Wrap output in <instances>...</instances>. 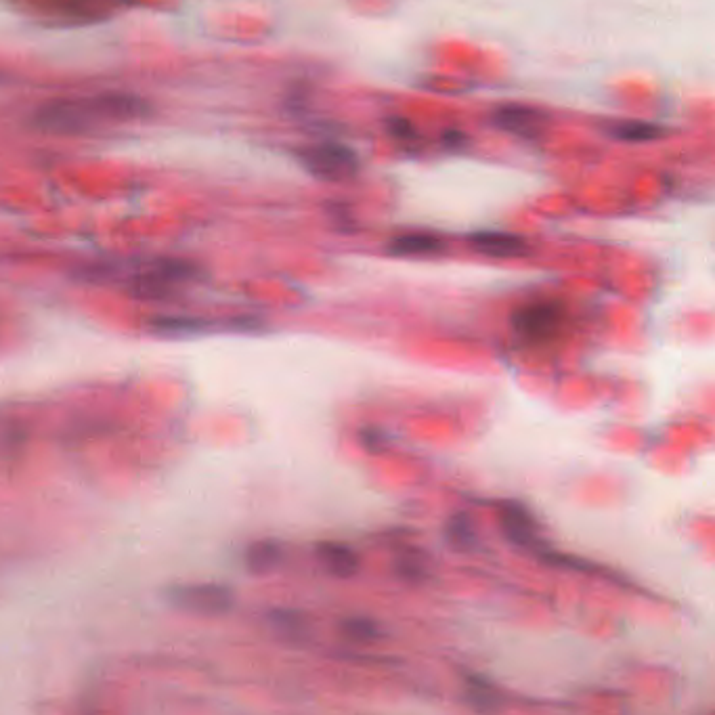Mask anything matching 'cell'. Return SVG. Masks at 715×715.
I'll return each mask as SVG.
<instances>
[{"instance_id":"18","label":"cell","mask_w":715,"mask_h":715,"mask_svg":"<svg viewBox=\"0 0 715 715\" xmlns=\"http://www.w3.org/2000/svg\"><path fill=\"white\" fill-rule=\"evenodd\" d=\"M342 634L357 642H370L380 636V627L374 619L349 617L346 621H342Z\"/></svg>"},{"instance_id":"2","label":"cell","mask_w":715,"mask_h":715,"mask_svg":"<svg viewBox=\"0 0 715 715\" xmlns=\"http://www.w3.org/2000/svg\"><path fill=\"white\" fill-rule=\"evenodd\" d=\"M202 277V269L187 258L162 256L141 265L128 275V286L135 294L147 298H164L175 294L181 286L193 284Z\"/></svg>"},{"instance_id":"19","label":"cell","mask_w":715,"mask_h":715,"mask_svg":"<svg viewBox=\"0 0 715 715\" xmlns=\"http://www.w3.org/2000/svg\"><path fill=\"white\" fill-rule=\"evenodd\" d=\"M466 697H468V701H470L476 709H481V711H489V709H495V707H497V692H495V688H493L487 680H481V678L468 680V692H466Z\"/></svg>"},{"instance_id":"8","label":"cell","mask_w":715,"mask_h":715,"mask_svg":"<svg viewBox=\"0 0 715 715\" xmlns=\"http://www.w3.org/2000/svg\"><path fill=\"white\" fill-rule=\"evenodd\" d=\"M500 525L510 544L520 548H535L539 541V529L533 514L518 502L502 504Z\"/></svg>"},{"instance_id":"20","label":"cell","mask_w":715,"mask_h":715,"mask_svg":"<svg viewBox=\"0 0 715 715\" xmlns=\"http://www.w3.org/2000/svg\"><path fill=\"white\" fill-rule=\"evenodd\" d=\"M361 445L367 449V451H372V453H380V451H386L388 447V437H386V432L380 430V428H365L361 432Z\"/></svg>"},{"instance_id":"14","label":"cell","mask_w":715,"mask_h":715,"mask_svg":"<svg viewBox=\"0 0 715 715\" xmlns=\"http://www.w3.org/2000/svg\"><path fill=\"white\" fill-rule=\"evenodd\" d=\"M445 539L449 541V546L458 552H470L476 548V544H479V535H476L472 518L462 512L447 520Z\"/></svg>"},{"instance_id":"16","label":"cell","mask_w":715,"mask_h":715,"mask_svg":"<svg viewBox=\"0 0 715 715\" xmlns=\"http://www.w3.org/2000/svg\"><path fill=\"white\" fill-rule=\"evenodd\" d=\"M395 573L409 583H420L428 577V558L420 550H407L395 560Z\"/></svg>"},{"instance_id":"13","label":"cell","mask_w":715,"mask_h":715,"mask_svg":"<svg viewBox=\"0 0 715 715\" xmlns=\"http://www.w3.org/2000/svg\"><path fill=\"white\" fill-rule=\"evenodd\" d=\"M281 560H284V548L273 539L254 541V544L246 550V567L258 575L277 569L281 565Z\"/></svg>"},{"instance_id":"4","label":"cell","mask_w":715,"mask_h":715,"mask_svg":"<svg viewBox=\"0 0 715 715\" xmlns=\"http://www.w3.org/2000/svg\"><path fill=\"white\" fill-rule=\"evenodd\" d=\"M89 101L103 126L137 124L154 116V103L133 91L107 89L89 95Z\"/></svg>"},{"instance_id":"10","label":"cell","mask_w":715,"mask_h":715,"mask_svg":"<svg viewBox=\"0 0 715 715\" xmlns=\"http://www.w3.org/2000/svg\"><path fill=\"white\" fill-rule=\"evenodd\" d=\"M495 124L506 133L518 137H537L546 124V116L539 114L533 107L525 105H504L493 116Z\"/></svg>"},{"instance_id":"12","label":"cell","mask_w":715,"mask_h":715,"mask_svg":"<svg viewBox=\"0 0 715 715\" xmlns=\"http://www.w3.org/2000/svg\"><path fill=\"white\" fill-rule=\"evenodd\" d=\"M395 256H435L445 250L441 237L432 233H403L388 244Z\"/></svg>"},{"instance_id":"1","label":"cell","mask_w":715,"mask_h":715,"mask_svg":"<svg viewBox=\"0 0 715 715\" xmlns=\"http://www.w3.org/2000/svg\"><path fill=\"white\" fill-rule=\"evenodd\" d=\"M28 124L49 137H89L103 128L89 97H53L40 101L28 114Z\"/></svg>"},{"instance_id":"11","label":"cell","mask_w":715,"mask_h":715,"mask_svg":"<svg viewBox=\"0 0 715 715\" xmlns=\"http://www.w3.org/2000/svg\"><path fill=\"white\" fill-rule=\"evenodd\" d=\"M315 552L321 567L334 577L349 579L357 575L361 569L359 554L351 546L340 544V541H321V544H317Z\"/></svg>"},{"instance_id":"15","label":"cell","mask_w":715,"mask_h":715,"mask_svg":"<svg viewBox=\"0 0 715 715\" xmlns=\"http://www.w3.org/2000/svg\"><path fill=\"white\" fill-rule=\"evenodd\" d=\"M269 625L275 634L290 642H300L309 636V621L296 611H286V609L271 611Z\"/></svg>"},{"instance_id":"3","label":"cell","mask_w":715,"mask_h":715,"mask_svg":"<svg viewBox=\"0 0 715 715\" xmlns=\"http://www.w3.org/2000/svg\"><path fill=\"white\" fill-rule=\"evenodd\" d=\"M298 160L309 175L321 181H346L359 172V158L351 147L338 143H323L302 149Z\"/></svg>"},{"instance_id":"9","label":"cell","mask_w":715,"mask_h":715,"mask_svg":"<svg viewBox=\"0 0 715 715\" xmlns=\"http://www.w3.org/2000/svg\"><path fill=\"white\" fill-rule=\"evenodd\" d=\"M468 240L476 252L491 258H514L523 256L529 250L523 237L506 231H476Z\"/></svg>"},{"instance_id":"5","label":"cell","mask_w":715,"mask_h":715,"mask_svg":"<svg viewBox=\"0 0 715 715\" xmlns=\"http://www.w3.org/2000/svg\"><path fill=\"white\" fill-rule=\"evenodd\" d=\"M168 596L181 609L204 615H219L229 611L235 598L227 585L221 583L179 585V588H172Z\"/></svg>"},{"instance_id":"17","label":"cell","mask_w":715,"mask_h":715,"mask_svg":"<svg viewBox=\"0 0 715 715\" xmlns=\"http://www.w3.org/2000/svg\"><path fill=\"white\" fill-rule=\"evenodd\" d=\"M611 135L625 143H646L659 139L663 135V130L655 124H646V122H619L613 126Z\"/></svg>"},{"instance_id":"7","label":"cell","mask_w":715,"mask_h":715,"mask_svg":"<svg viewBox=\"0 0 715 715\" xmlns=\"http://www.w3.org/2000/svg\"><path fill=\"white\" fill-rule=\"evenodd\" d=\"M116 9V0H40L38 11L68 24L105 21Z\"/></svg>"},{"instance_id":"6","label":"cell","mask_w":715,"mask_h":715,"mask_svg":"<svg viewBox=\"0 0 715 715\" xmlns=\"http://www.w3.org/2000/svg\"><path fill=\"white\" fill-rule=\"evenodd\" d=\"M562 323V309L554 302H533L512 315V328L525 340H548Z\"/></svg>"}]
</instances>
